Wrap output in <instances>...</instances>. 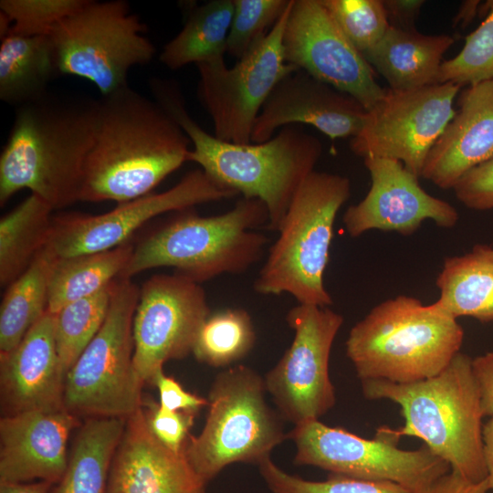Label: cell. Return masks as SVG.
Listing matches in <instances>:
<instances>
[{
  "label": "cell",
  "mask_w": 493,
  "mask_h": 493,
  "mask_svg": "<svg viewBox=\"0 0 493 493\" xmlns=\"http://www.w3.org/2000/svg\"><path fill=\"white\" fill-rule=\"evenodd\" d=\"M488 490L487 478L475 483L450 470L421 493H487Z\"/></svg>",
  "instance_id": "ee69618b"
},
{
  "label": "cell",
  "mask_w": 493,
  "mask_h": 493,
  "mask_svg": "<svg viewBox=\"0 0 493 493\" xmlns=\"http://www.w3.org/2000/svg\"><path fill=\"white\" fill-rule=\"evenodd\" d=\"M483 416L493 417V351L472 358Z\"/></svg>",
  "instance_id": "b9f144b4"
},
{
  "label": "cell",
  "mask_w": 493,
  "mask_h": 493,
  "mask_svg": "<svg viewBox=\"0 0 493 493\" xmlns=\"http://www.w3.org/2000/svg\"><path fill=\"white\" fill-rule=\"evenodd\" d=\"M114 282L89 297L64 306L54 314L57 351L65 376L101 328Z\"/></svg>",
  "instance_id": "d6a6232c"
},
{
  "label": "cell",
  "mask_w": 493,
  "mask_h": 493,
  "mask_svg": "<svg viewBox=\"0 0 493 493\" xmlns=\"http://www.w3.org/2000/svg\"><path fill=\"white\" fill-rule=\"evenodd\" d=\"M153 383L160 394V406L169 411H197L208 405L205 398L185 391L173 377L167 376L161 369L153 377Z\"/></svg>",
  "instance_id": "60d3db41"
},
{
  "label": "cell",
  "mask_w": 493,
  "mask_h": 493,
  "mask_svg": "<svg viewBox=\"0 0 493 493\" xmlns=\"http://www.w3.org/2000/svg\"><path fill=\"white\" fill-rule=\"evenodd\" d=\"M484 459L489 489L493 490V417L483 425Z\"/></svg>",
  "instance_id": "bcb514c9"
},
{
  "label": "cell",
  "mask_w": 493,
  "mask_h": 493,
  "mask_svg": "<svg viewBox=\"0 0 493 493\" xmlns=\"http://www.w3.org/2000/svg\"><path fill=\"white\" fill-rule=\"evenodd\" d=\"M264 379L236 365L218 373L208 396L202 432L188 437L183 451L206 484L228 465L259 464L285 435L279 419L266 403Z\"/></svg>",
  "instance_id": "ba28073f"
},
{
  "label": "cell",
  "mask_w": 493,
  "mask_h": 493,
  "mask_svg": "<svg viewBox=\"0 0 493 493\" xmlns=\"http://www.w3.org/2000/svg\"><path fill=\"white\" fill-rule=\"evenodd\" d=\"M191 142L155 100L130 87L98 100L97 128L79 201H131L188 162Z\"/></svg>",
  "instance_id": "6da1fadb"
},
{
  "label": "cell",
  "mask_w": 493,
  "mask_h": 493,
  "mask_svg": "<svg viewBox=\"0 0 493 493\" xmlns=\"http://www.w3.org/2000/svg\"><path fill=\"white\" fill-rule=\"evenodd\" d=\"M367 110L351 96L296 69L284 77L264 103L252 129L251 142L268 141L279 128L309 124L331 140L354 137Z\"/></svg>",
  "instance_id": "d6986e66"
},
{
  "label": "cell",
  "mask_w": 493,
  "mask_h": 493,
  "mask_svg": "<svg viewBox=\"0 0 493 493\" xmlns=\"http://www.w3.org/2000/svg\"><path fill=\"white\" fill-rule=\"evenodd\" d=\"M233 13V0H213L194 7L182 30L163 47L161 62L175 70L224 57Z\"/></svg>",
  "instance_id": "f546056e"
},
{
  "label": "cell",
  "mask_w": 493,
  "mask_h": 493,
  "mask_svg": "<svg viewBox=\"0 0 493 493\" xmlns=\"http://www.w3.org/2000/svg\"><path fill=\"white\" fill-rule=\"evenodd\" d=\"M226 53L240 59L282 16L290 0H233Z\"/></svg>",
  "instance_id": "8d00e7d4"
},
{
  "label": "cell",
  "mask_w": 493,
  "mask_h": 493,
  "mask_svg": "<svg viewBox=\"0 0 493 493\" xmlns=\"http://www.w3.org/2000/svg\"><path fill=\"white\" fill-rule=\"evenodd\" d=\"M464 330L434 302L400 295L372 308L350 330L346 355L358 378L410 383L435 376L460 352Z\"/></svg>",
  "instance_id": "8992f818"
},
{
  "label": "cell",
  "mask_w": 493,
  "mask_h": 493,
  "mask_svg": "<svg viewBox=\"0 0 493 493\" xmlns=\"http://www.w3.org/2000/svg\"><path fill=\"white\" fill-rule=\"evenodd\" d=\"M282 50L288 64L351 96L367 110L385 93L320 0H292Z\"/></svg>",
  "instance_id": "e0dca14e"
},
{
  "label": "cell",
  "mask_w": 493,
  "mask_h": 493,
  "mask_svg": "<svg viewBox=\"0 0 493 493\" xmlns=\"http://www.w3.org/2000/svg\"><path fill=\"white\" fill-rule=\"evenodd\" d=\"M53 484L36 482H0V493H48Z\"/></svg>",
  "instance_id": "f6af8a7d"
},
{
  "label": "cell",
  "mask_w": 493,
  "mask_h": 493,
  "mask_svg": "<svg viewBox=\"0 0 493 493\" xmlns=\"http://www.w3.org/2000/svg\"><path fill=\"white\" fill-rule=\"evenodd\" d=\"M390 26L415 29L414 23L425 4L423 0H383Z\"/></svg>",
  "instance_id": "7bdbcfd3"
},
{
  "label": "cell",
  "mask_w": 493,
  "mask_h": 493,
  "mask_svg": "<svg viewBox=\"0 0 493 493\" xmlns=\"http://www.w3.org/2000/svg\"><path fill=\"white\" fill-rule=\"evenodd\" d=\"M84 1L1 0L0 12L11 21L8 34L48 36L61 20L78 10Z\"/></svg>",
  "instance_id": "74e56055"
},
{
  "label": "cell",
  "mask_w": 493,
  "mask_h": 493,
  "mask_svg": "<svg viewBox=\"0 0 493 493\" xmlns=\"http://www.w3.org/2000/svg\"><path fill=\"white\" fill-rule=\"evenodd\" d=\"M256 342L249 313L226 308L210 313L197 334L193 354L200 362L226 367L246 357Z\"/></svg>",
  "instance_id": "1f68e13d"
},
{
  "label": "cell",
  "mask_w": 493,
  "mask_h": 493,
  "mask_svg": "<svg viewBox=\"0 0 493 493\" xmlns=\"http://www.w3.org/2000/svg\"><path fill=\"white\" fill-rule=\"evenodd\" d=\"M487 80H493V4L480 25L466 37L458 54L443 61L437 76V83L461 87Z\"/></svg>",
  "instance_id": "e575fe53"
},
{
  "label": "cell",
  "mask_w": 493,
  "mask_h": 493,
  "mask_svg": "<svg viewBox=\"0 0 493 493\" xmlns=\"http://www.w3.org/2000/svg\"><path fill=\"white\" fill-rule=\"evenodd\" d=\"M147 407L146 421L153 435L171 450L182 452L196 413L169 411L154 402L148 403Z\"/></svg>",
  "instance_id": "f35d334b"
},
{
  "label": "cell",
  "mask_w": 493,
  "mask_h": 493,
  "mask_svg": "<svg viewBox=\"0 0 493 493\" xmlns=\"http://www.w3.org/2000/svg\"><path fill=\"white\" fill-rule=\"evenodd\" d=\"M154 100L178 122L193 146L188 162L215 183L246 199H258L268 213L267 229L278 232L301 184L315 171L322 144L314 135L288 125L268 141L238 144L207 133L187 112L176 85L151 83Z\"/></svg>",
  "instance_id": "7a4b0ae2"
},
{
  "label": "cell",
  "mask_w": 493,
  "mask_h": 493,
  "mask_svg": "<svg viewBox=\"0 0 493 493\" xmlns=\"http://www.w3.org/2000/svg\"><path fill=\"white\" fill-rule=\"evenodd\" d=\"M351 44L365 58L390 23L383 0H320Z\"/></svg>",
  "instance_id": "d590c367"
},
{
  "label": "cell",
  "mask_w": 493,
  "mask_h": 493,
  "mask_svg": "<svg viewBox=\"0 0 493 493\" xmlns=\"http://www.w3.org/2000/svg\"><path fill=\"white\" fill-rule=\"evenodd\" d=\"M493 156V80L467 86L459 109L431 149L421 177L453 189L470 170Z\"/></svg>",
  "instance_id": "603a6c76"
},
{
  "label": "cell",
  "mask_w": 493,
  "mask_h": 493,
  "mask_svg": "<svg viewBox=\"0 0 493 493\" xmlns=\"http://www.w3.org/2000/svg\"><path fill=\"white\" fill-rule=\"evenodd\" d=\"M371 186L358 204L343 214L346 232L358 237L370 230L410 236L424 221L432 220L444 228L453 227L459 215L446 201L424 190L416 175L393 159L365 158Z\"/></svg>",
  "instance_id": "ac0fdd59"
},
{
  "label": "cell",
  "mask_w": 493,
  "mask_h": 493,
  "mask_svg": "<svg viewBox=\"0 0 493 493\" xmlns=\"http://www.w3.org/2000/svg\"><path fill=\"white\" fill-rule=\"evenodd\" d=\"M58 73L48 36L8 34L0 46V99L21 106L46 95Z\"/></svg>",
  "instance_id": "4316f807"
},
{
  "label": "cell",
  "mask_w": 493,
  "mask_h": 493,
  "mask_svg": "<svg viewBox=\"0 0 493 493\" xmlns=\"http://www.w3.org/2000/svg\"><path fill=\"white\" fill-rule=\"evenodd\" d=\"M140 288L115 279L105 320L68 372L64 406L77 417L128 418L142 407L144 384L133 366L132 325Z\"/></svg>",
  "instance_id": "9c48e42d"
},
{
  "label": "cell",
  "mask_w": 493,
  "mask_h": 493,
  "mask_svg": "<svg viewBox=\"0 0 493 493\" xmlns=\"http://www.w3.org/2000/svg\"><path fill=\"white\" fill-rule=\"evenodd\" d=\"M127 418H89L79 428L53 493H106L110 465Z\"/></svg>",
  "instance_id": "484cf974"
},
{
  "label": "cell",
  "mask_w": 493,
  "mask_h": 493,
  "mask_svg": "<svg viewBox=\"0 0 493 493\" xmlns=\"http://www.w3.org/2000/svg\"><path fill=\"white\" fill-rule=\"evenodd\" d=\"M145 31L127 2L85 0L48 37L58 73L86 79L108 96L129 87L132 67L152 59L155 47Z\"/></svg>",
  "instance_id": "30bf717a"
},
{
  "label": "cell",
  "mask_w": 493,
  "mask_h": 493,
  "mask_svg": "<svg viewBox=\"0 0 493 493\" xmlns=\"http://www.w3.org/2000/svg\"><path fill=\"white\" fill-rule=\"evenodd\" d=\"M210 313L201 284L176 273L147 279L140 288L132 325L138 378L152 383L166 362L192 353Z\"/></svg>",
  "instance_id": "2e32d148"
},
{
  "label": "cell",
  "mask_w": 493,
  "mask_h": 493,
  "mask_svg": "<svg viewBox=\"0 0 493 493\" xmlns=\"http://www.w3.org/2000/svg\"><path fill=\"white\" fill-rule=\"evenodd\" d=\"M479 1H465L461 5L456 17L455 25L459 24L462 27L470 23L478 12Z\"/></svg>",
  "instance_id": "7dc6e473"
},
{
  "label": "cell",
  "mask_w": 493,
  "mask_h": 493,
  "mask_svg": "<svg viewBox=\"0 0 493 493\" xmlns=\"http://www.w3.org/2000/svg\"><path fill=\"white\" fill-rule=\"evenodd\" d=\"M454 42L448 35H425L390 26L365 59L388 82L389 89H414L437 83L443 56Z\"/></svg>",
  "instance_id": "cb8c5ba5"
},
{
  "label": "cell",
  "mask_w": 493,
  "mask_h": 493,
  "mask_svg": "<svg viewBox=\"0 0 493 493\" xmlns=\"http://www.w3.org/2000/svg\"><path fill=\"white\" fill-rule=\"evenodd\" d=\"M292 0L271 30L228 68L224 57L197 64L198 97L210 115L214 136L251 143L254 123L276 85L298 69L283 57L282 36Z\"/></svg>",
  "instance_id": "7c38bea8"
},
{
  "label": "cell",
  "mask_w": 493,
  "mask_h": 493,
  "mask_svg": "<svg viewBox=\"0 0 493 493\" xmlns=\"http://www.w3.org/2000/svg\"><path fill=\"white\" fill-rule=\"evenodd\" d=\"M351 195L348 177L313 171L296 193L253 288L261 295L290 294L299 304L328 307L324 286L336 216Z\"/></svg>",
  "instance_id": "52a82bcc"
},
{
  "label": "cell",
  "mask_w": 493,
  "mask_h": 493,
  "mask_svg": "<svg viewBox=\"0 0 493 493\" xmlns=\"http://www.w3.org/2000/svg\"><path fill=\"white\" fill-rule=\"evenodd\" d=\"M236 194L215 183L203 170L196 169L166 191L118 204L104 214L54 215L46 248L57 258L110 250L127 243L135 231L160 215Z\"/></svg>",
  "instance_id": "9a60e30c"
},
{
  "label": "cell",
  "mask_w": 493,
  "mask_h": 493,
  "mask_svg": "<svg viewBox=\"0 0 493 493\" xmlns=\"http://www.w3.org/2000/svg\"><path fill=\"white\" fill-rule=\"evenodd\" d=\"M98 100L48 93L18 106L0 156V205L29 189L54 210L79 201Z\"/></svg>",
  "instance_id": "3957f363"
},
{
  "label": "cell",
  "mask_w": 493,
  "mask_h": 493,
  "mask_svg": "<svg viewBox=\"0 0 493 493\" xmlns=\"http://www.w3.org/2000/svg\"><path fill=\"white\" fill-rule=\"evenodd\" d=\"M259 472L273 493H415L392 481L371 480L333 474L321 481L306 480L278 467L270 456L259 464Z\"/></svg>",
  "instance_id": "836d02e7"
},
{
  "label": "cell",
  "mask_w": 493,
  "mask_h": 493,
  "mask_svg": "<svg viewBox=\"0 0 493 493\" xmlns=\"http://www.w3.org/2000/svg\"><path fill=\"white\" fill-rule=\"evenodd\" d=\"M286 320L293 341L264 382L282 416L296 425L319 420L335 404L329 361L343 317L328 307L298 304Z\"/></svg>",
  "instance_id": "5bb4252c"
},
{
  "label": "cell",
  "mask_w": 493,
  "mask_h": 493,
  "mask_svg": "<svg viewBox=\"0 0 493 493\" xmlns=\"http://www.w3.org/2000/svg\"><path fill=\"white\" fill-rule=\"evenodd\" d=\"M55 210L35 194L0 220V284L8 287L46 248Z\"/></svg>",
  "instance_id": "83f0119b"
},
{
  "label": "cell",
  "mask_w": 493,
  "mask_h": 493,
  "mask_svg": "<svg viewBox=\"0 0 493 493\" xmlns=\"http://www.w3.org/2000/svg\"><path fill=\"white\" fill-rule=\"evenodd\" d=\"M361 383L366 399H386L401 408L404 425L395 430L382 427L381 432L397 442L404 435L418 437L467 480L477 483L487 478L484 416L469 355L458 352L441 372L425 380Z\"/></svg>",
  "instance_id": "277c9868"
},
{
  "label": "cell",
  "mask_w": 493,
  "mask_h": 493,
  "mask_svg": "<svg viewBox=\"0 0 493 493\" xmlns=\"http://www.w3.org/2000/svg\"><path fill=\"white\" fill-rule=\"evenodd\" d=\"M56 258L45 248L7 287L0 308V357L10 353L47 310L48 285Z\"/></svg>",
  "instance_id": "4dcf8cb0"
},
{
  "label": "cell",
  "mask_w": 493,
  "mask_h": 493,
  "mask_svg": "<svg viewBox=\"0 0 493 493\" xmlns=\"http://www.w3.org/2000/svg\"><path fill=\"white\" fill-rule=\"evenodd\" d=\"M192 209L178 211L134 246L119 278L164 267L202 284L242 274L262 258L268 239L256 229L268 224L263 202L242 197L227 212L206 216Z\"/></svg>",
  "instance_id": "5b68a950"
},
{
  "label": "cell",
  "mask_w": 493,
  "mask_h": 493,
  "mask_svg": "<svg viewBox=\"0 0 493 493\" xmlns=\"http://www.w3.org/2000/svg\"><path fill=\"white\" fill-rule=\"evenodd\" d=\"M460 89L451 82L409 90L386 89L351 138V151L362 159L397 160L421 177L431 149L456 114L454 101Z\"/></svg>",
  "instance_id": "4fadbf2b"
},
{
  "label": "cell",
  "mask_w": 493,
  "mask_h": 493,
  "mask_svg": "<svg viewBox=\"0 0 493 493\" xmlns=\"http://www.w3.org/2000/svg\"><path fill=\"white\" fill-rule=\"evenodd\" d=\"M205 485L184 451L171 450L153 435L142 407L126 419L106 493H205Z\"/></svg>",
  "instance_id": "44dd1931"
},
{
  "label": "cell",
  "mask_w": 493,
  "mask_h": 493,
  "mask_svg": "<svg viewBox=\"0 0 493 493\" xmlns=\"http://www.w3.org/2000/svg\"><path fill=\"white\" fill-rule=\"evenodd\" d=\"M435 284L440 293L435 302L449 315L493 322V246L477 244L446 257Z\"/></svg>",
  "instance_id": "d4e9b609"
},
{
  "label": "cell",
  "mask_w": 493,
  "mask_h": 493,
  "mask_svg": "<svg viewBox=\"0 0 493 493\" xmlns=\"http://www.w3.org/2000/svg\"><path fill=\"white\" fill-rule=\"evenodd\" d=\"M134 246L56 258L49 285L47 310L56 314L64 306L89 297L119 278L131 259Z\"/></svg>",
  "instance_id": "f1b7e54d"
},
{
  "label": "cell",
  "mask_w": 493,
  "mask_h": 493,
  "mask_svg": "<svg viewBox=\"0 0 493 493\" xmlns=\"http://www.w3.org/2000/svg\"><path fill=\"white\" fill-rule=\"evenodd\" d=\"M453 190L467 208L493 210V156L467 173Z\"/></svg>",
  "instance_id": "ab89813d"
},
{
  "label": "cell",
  "mask_w": 493,
  "mask_h": 493,
  "mask_svg": "<svg viewBox=\"0 0 493 493\" xmlns=\"http://www.w3.org/2000/svg\"><path fill=\"white\" fill-rule=\"evenodd\" d=\"M67 409L27 411L0 420V482L57 484L68 461V441L78 425Z\"/></svg>",
  "instance_id": "ffe728a7"
},
{
  "label": "cell",
  "mask_w": 493,
  "mask_h": 493,
  "mask_svg": "<svg viewBox=\"0 0 493 493\" xmlns=\"http://www.w3.org/2000/svg\"><path fill=\"white\" fill-rule=\"evenodd\" d=\"M65 380L55 340V315L47 310L20 343L0 357L4 415L66 409Z\"/></svg>",
  "instance_id": "7402d4cb"
},
{
  "label": "cell",
  "mask_w": 493,
  "mask_h": 493,
  "mask_svg": "<svg viewBox=\"0 0 493 493\" xmlns=\"http://www.w3.org/2000/svg\"><path fill=\"white\" fill-rule=\"evenodd\" d=\"M288 436L296 446L297 465L313 466L333 474L371 480H386L421 493L451 468L423 445L404 450L398 442L376 431L366 439L320 420L296 425Z\"/></svg>",
  "instance_id": "8fae6325"
}]
</instances>
